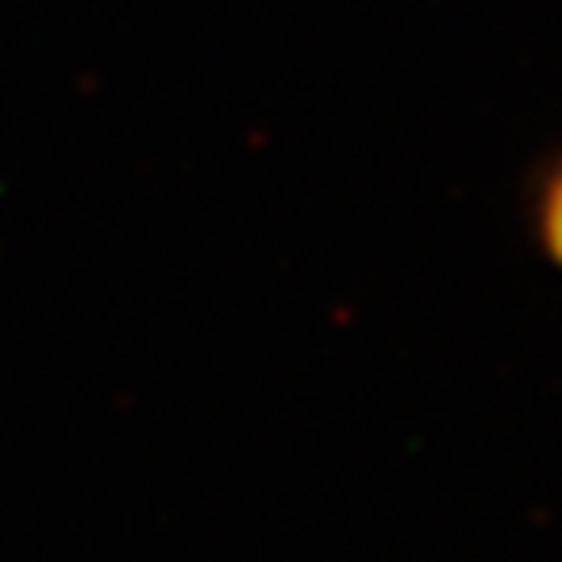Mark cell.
I'll list each match as a JSON object with an SVG mask.
<instances>
[{"label":"cell","mask_w":562,"mask_h":562,"mask_svg":"<svg viewBox=\"0 0 562 562\" xmlns=\"http://www.w3.org/2000/svg\"><path fill=\"white\" fill-rule=\"evenodd\" d=\"M533 225H538V241H542V250L562 267V159L550 162V167L542 171Z\"/></svg>","instance_id":"1"}]
</instances>
